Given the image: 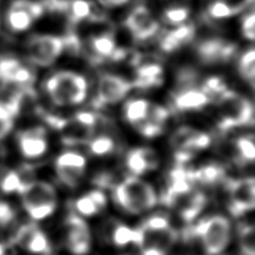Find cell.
Listing matches in <instances>:
<instances>
[{"label": "cell", "mask_w": 255, "mask_h": 255, "mask_svg": "<svg viewBox=\"0 0 255 255\" xmlns=\"http://www.w3.org/2000/svg\"><path fill=\"white\" fill-rule=\"evenodd\" d=\"M195 36V27L190 24L177 26L175 29L168 31L160 39V47L163 52L171 53L191 42Z\"/></svg>", "instance_id": "obj_22"}, {"label": "cell", "mask_w": 255, "mask_h": 255, "mask_svg": "<svg viewBox=\"0 0 255 255\" xmlns=\"http://www.w3.org/2000/svg\"><path fill=\"white\" fill-rule=\"evenodd\" d=\"M99 1L104 7H119L127 3L129 0H99Z\"/></svg>", "instance_id": "obj_46"}, {"label": "cell", "mask_w": 255, "mask_h": 255, "mask_svg": "<svg viewBox=\"0 0 255 255\" xmlns=\"http://www.w3.org/2000/svg\"><path fill=\"white\" fill-rule=\"evenodd\" d=\"M242 31L245 38L253 42L255 38V13L253 10L244 16L242 20Z\"/></svg>", "instance_id": "obj_39"}, {"label": "cell", "mask_w": 255, "mask_h": 255, "mask_svg": "<svg viewBox=\"0 0 255 255\" xmlns=\"http://www.w3.org/2000/svg\"><path fill=\"white\" fill-rule=\"evenodd\" d=\"M133 64L136 65V75L132 85L135 88L151 89L162 84L163 70L156 58L144 61L141 56H136L133 58Z\"/></svg>", "instance_id": "obj_18"}, {"label": "cell", "mask_w": 255, "mask_h": 255, "mask_svg": "<svg viewBox=\"0 0 255 255\" xmlns=\"http://www.w3.org/2000/svg\"><path fill=\"white\" fill-rule=\"evenodd\" d=\"M15 211L8 203L0 202V227H4L13 221Z\"/></svg>", "instance_id": "obj_42"}, {"label": "cell", "mask_w": 255, "mask_h": 255, "mask_svg": "<svg viewBox=\"0 0 255 255\" xmlns=\"http://www.w3.org/2000/svg\"><path fill=\"white\" fill-rule=\"evenodd\" d=\"M116 49V39L110 33L93 36L90 39V51L92 52V58L94 62H102L107 58L111 60Z\"/></svg>", "instance_id": "obj_24"}, {"label": "cell", "mask_w": 255, "mask_h": 255, "mask_svg": "<svg viewBox=\"0 0 255 255\" xmlns=\"http://www.w3.org/2000/svg\"><path fill=\"white\" fill-rule=\"evenodd\" d=\"M21 184L17 170L6 169L0 174V190L4 194L20 193Z\"/></svg>", "instance_id": "obj_31"}, {"label": "cell", "mask_w": 255, "mask_h": 255, "mask_svg": "<svg viewBox=\"0 0 255 255\" xmlns=\"http://www.w3.org/2000/svg\"><path fill=\"white\" fill-rule=\"evenodd\" d=\"M88 194L90 195V197L93 199V202L95 203V205H97L100 211H102L103 208H106V206H107V197H106V195L103 194V191H101V190H92Z\"/></svg>", "instance_id": "obj_44"}, {"label": "cell", "mask_w": 255, "mask_h": 255, "mask_svg": "<svg viewBox=\"0 0 255 255\" xmlns=\"http://www.w3.org/2000/svg\"><path fill=\"white\" fill-rule=\"evenodd\" d=\"M217 103L220 106L218 127L222 131L253 124L254 110L248 99L230 90Z\"/></svg>", "instance_id": "obj_5"}, {"label": "cell", "mask_w": 255, "mask_h": 255, "mask_svg": "<svg viewBox=\"0 0 255 255\" xmlns=\"http://www.w3.org/2000/svg\"><path fill=\"white\" fill-rule=\"evenodd\" d=\"M13 127V121L10 120H1L0 119V139L6 136L11 131Z\"/></svg>", "instance_id": "obj_45"}, {"label": "cell", "mask_w": 255, "mask_h": 255, "mask_svg": "<svg viewBox=\"0 0 255 255\" xmlns=\"http://www.w3.org/2000/svg\"><path fill=\"white\" fill-rule=\"evenodd\" d=\"M200 90H202L204 94L208 98L209 102L213 101L216 103L230 91L225 82L218 76L208 77V79L203 83V86L200 88Z\"/></svg>", "instance_id": "obj_27"}, {"label": "cell", "mask_w": 255, "mask_h": 255, "mask_svg": "<svg viewBox=\"0 0 255 255\" xmlns=\"http://www.w3.org/2000/svg\"><path fill=\"white\" fill-rule=\"evenodd\" d=\"M64 51L63 38L54 35H36L27 43V54L35 65L46 67L52 65Z\"/></svg>", "instance_id": "obj_6"}, {"label": "cell", "mask_w": 255, "mask_h": 255, "mask_svg": "<svg viewBox=\"0 0 255 255\" xmlns=\"http://www.w3.org/2000/svg\"><path fill=\"white\" fill-rule=\"evenodd\" d=\"M132 84L124 77L113 74H103L99 80L95 104L98 107H102L120 102L130 92Z\"/></svg>", "instance_id": "obj_11"}, {"label": "cell", "mask_w": 255, "mask_h": 255, "mask_svg": "<svg viewBox=\"0 0 255 255\" xmlns=\"http://www.w3.org/2000/svg\"><path fill=\"white\" fill-rule=\"evenodd\" d=\"M230 203L229 211L232 215L239 217L250 211L255 205V183L252 177L229 181Z\"/></svg>", "instance_id": "obj_9"}, {"label": "cell", "mask_w": 255, "mask_h": 255, "mask_svg": "<svg viewBox=\"0 0 255 255\" xmlns=\"http://www.w3.org/2000/svg\"><path fill=\"white\" fill-rule=\"evenodd\" d=\"M239 72L241 76L245 81H248L254 85L255 79V51L253 48H250L245 52L239 61Z\"/></svg>", "instance_id": "obj_29"}, {"label": "cell", "mask_w": 255, "mask_h": 255, "mask_svg": "<svg viewBox=\"0 0 255 255\" xmlns=\"http://www.w3.org/2000/svg\"><path fill=\"white\" fill-rule=\"evenodd\" d=\"M207 204V198L199 191H189L177 199L175 206L178 209L180 217L185 222H193L197 217Z\"/></svg>", "instance_id": "obj_20"}, {"label": "cell", "mask_w": 255, "mask_h": 255, "mask_svg": "<svg viewBox=\"0 0 255 255\" xmlns=\"http://www.w3.org/2000/svg\"><path fill=\"white\" fill-rule=\"evenodd\" d=\"M74 208L77 215L88 216V217L97 215V214L100 212V209L93 202V199L90 197L89 194L81 196L80 198H77L74 202Z\"/></svg>", "instance_id": "obj_37"}, {"label": "cell", "mask_w": 255, "mask_h": 255, "mask_svg": "<svg viewBox=\"0 0 255 255\" xmlns=\"http://www.w3.org/2000/svg\"><path fill=\"white\" fill-rule=\"evenodd\" d=\"M18 147L27 159L42 157L47 151L46 130L43 127H34L18 133Z\"/></svg>", "instance_id": "obj_16"}, {"label": "cell", "mask_w": 255, "mask_h": 255, "mask_svg": "<svg viewBox=\"0 0 255 255\" xmlns=\"http://www.w3.org/2000/svg\"><path fill=\"white\" fill-rule=\"evenodd\" d=\"M63 38V44H64V49H67L68 52L72 54H79L81 52L82 44L80 38L77 37L75 33H68L66 36H64Z\"/></svg>", "instance_id": "obj_40"}, {"label": "cell", "mask_w": 255, "mask_h": 255, "mask_svg": "<svg viewBox=\"0 0 255 255\" xmlns=\"http://www.w3.org/2000/svg\"><path fill=\"white\" fill-rule=\"evenodd\" d=\"M25 211L35 222L45 220L55 212L57 195L51 184L35 180L19 194Z\"/></svg>", "instance_id": "obj_4"}, {"label": "cell", "mask_w": 255, "mask_h": 255, "mask_svg": "<svg viewBox=\"0 0 255 255\" xmlns=\"http://www.w3.org/2000/svg\"><path fill=\"white\" fill-rule=\"evenodd\" d=\"M189 9L187 7H170L162 12V20L168 25L179 26L188 19Z\"/></svg>", "instance_id": "obj_34"}, {"label": "cell", "mask_w": 255, "mask_h": 255, "mask_svg": "<svg viewBox=\"0 0 255 255\" xmlns=\"http://www.w3.org/2000/svg\"><path fill=\"white\" fill-rule=\"evenodd\" d=\"M110 240L117 247H126L127 244L133 243L134 241V229H130L129 226L121 223H113L110 229Z\"/></svg>", "instance_id": "obj_28"}, {"label": "cell", "mask_w": 255, "mask_h": 255, "mask_svg": "<svg viewBox=\"0 0 255 255\" xmlns=\"http://www.w3.org/2000/svg\"><path fill=\"white\" fill-rule=\"evenodd\" d=\"M65 15L73 25L79 24L85 19L94 21L103 19L102 13L88 0H68Z\"/></svg>", "instance_id": "obj_23"}, {"label": "cell", "mask_w": 255, "mask_h": 255, "mask_svg": "<svg viewBox=\"0 0 255 255\" xmlns=\"http://www.w3.org/2000/svg\"><path fill=\"white\" fill-rule=\"evenodd\" d=\"M238 159L244 162H252L255 158V145L252 135L241 136L234 143Z\"/></svg>", "instance_id": "obj_30"}, {"label": "cell", "mask_w": 255, "mask_h": 255, "mask_svg": "<svg viewBox=\"0 0 255 255\" xmlns=\"http://www.w3.org/2000/svg\"><path fill=\"white\" fill-rule=\"evenodd\" d=\"M88 81L83 75L72 71H60L45 82V91L58 107L77 106L88 95Z\"/></svg>", "instance_id": "obj_1"}, {"label": "cell", "mask_w": 255, "mask_h": 255, "mask_svg": "<svg viewBox=\"0 0 255 255\" xmlns=\"http://www.w3.org/2000/svg\"><path fill=\"white\" fill-rule=\"evenodd\" d=\"M151 103L144 99H133L125 106V118L129 124L136 126L147 118Z\"/></svg>", "instance_id": "obj_26"}, {"label": "cell", "mask_w": 255, "mask_h": 255, "mask_svg": "<svg viewBox=\"0 0 255 255\" xmlns=\"http://www.w3.org/2000/svg\"><path fill=\"white\" fill-rule=\"evenodd\" d=\"M141 156H142L143 160L145 162V166L149 170L157 169L159 166V157L158 154L153 151L151 148H139Z\"/></svg>", "instance_id": "obj_41"}, {"label": "cell", "mask_w": 255, "mask_h": 255, "mask_svg": "<svg viewBox=\"0 0 255 255\" xmlns=\"http://www.w3.org/2000/svg\"><path fill=\"white\" fill-rule=\"evenodd\" d=\"M6 251H7L6 245L0 243V255H6Z\"/></svg>", "instance_id": "obj_48"}, {"label": "cell", "mask_w": 255, "mask_h": 255, "mask_svg": "<svg viewBox=\"0 0 255 255\" xmlns=\"http://www.w3.org/2000/svg\"><path fill=\"white\" fill-rule=\"evenodd\" d=\"M134 127L145 138H154V136L160 135L163 131V126L154 124V122L147 119H144L142 122H140V124Z\"/></svg>", "instance_id": "obj_38"}, {"label": "cell", "mask_w": 255, "mask_h": 255, "mask_svg": "<svg viewBox=\"0 0 255 255\" xmlns=\"http://www.w3.org/2000/svg\"><path fill=\"white\" fill-rule=\"evenodd\" d=\"M113 200L125 212L135 215L152 208L157 204V195L151 185L129 176L113 188Z\"/></svg>", "instance_id": "obj_2"}, {"label": "cell", "mask_w": 255, "mask_h": 255, "mask_svg": "<svg viewBox=\"0 0 255 255\" xmlns=\"http://www.w3.org/2000/svg\"><path fill=\"white\" fill-rule=\"evenodd\" d=\"M126 165L131 172V176L139 177L148 171V168L145 166V162L142 156H141L139 148L132 149L128 152L126 158Z\"/></svg>", "instance_id": "obj_33"}, {"label": "cell", "mask_w": 255, "mask_h": 255, "mask_svg": "<svg viewBox=\"0 0 255 255\" xmlns=\"http://www.w3.org/2000/svg\"><path fill=\"white\" fill-rule=\"evenodd\" d=\"M66 247L74 255H85L91 249L89 226L77 214H70L66 220Z\"/></svg>", "instance_id": "obj_13"}, {"label": "cell", "mask_w": 255, "mask_h": 255, "mask_svg": "<svg viewBox=\"0 0 255 255\" xmlns=\"http://www.w3.org/2000/svg\"><path fill=\"white\" fill-rule=\"evenodd\" d=\"M240 248L243 255H255V231L252 225L240 230Z\"/></svg>", "instance_id": "obj_35"}, {"label": "cell", "mask_w": 255, "mask_h": 255, "mask_svg": "<svg viewBox=\"0 0 255 255\" xmlns=\"http://www.w3.org/2000/svg\"><path fill=\"white\" fill-rule=\"evenodd\" d=\"M194 183L204 186H215L225 179V168L220 163H207L196 170H190Z\"/></svg>", "instance_id": "obj_25"}, {"label": "cell", "mask_w": 255, "mask_h": 255, "mask_svg": "<svg viewBox=\"0 0 255 255\" xmlns=\"http://www.w3.org/2000/svg\"><path fill=\"white\" fill-rule=\"evenodd\" d=\"M126 26L134 39L139 42L153 37L159 30L158 21L154 19L151 11L142 4L136 6L130 12L126 19Z\"/></svg>", "instance_id": "obj_12"}, {"label": "cell", "mask_w": 255, "mask_h": 255, "mask_svg": "<svg viewBox=\"0 0 255 255\" xmlns=\"http://www.w3.org/2000/svg\"><path fill=\"white\" fill-rule=\"evenodd\" d=\"M209 100L200 89L184 88L178 89L174 94V106L178 111H196L206 107Z\"/></svg>", "instance_id": "obj_21"}, {"label": "cell", "mask_w": 255, "mask_h": 255, "mask_svg": "<svg viewBox=\"0 0 255 255\" xmlns=\"http://www.w3.org/2000/svg\"><path fill=\"white\" fill-rule=\"evenodd\" d=\"M13 242L34 254L48 253L51 249L46 235L35 223L22 225L13 236Z\"/></svg>", "instance_id": "obj_19"}, {"label": "cell", "mask_w": 255, "mask_h": 255, "mask_svg": "<svg viewBox=\"0 0 255 255\" xmlns=\"http://www.w3.org/2000/svg\"><path fill=\"white\" fill-rule=\"evenodd\" d=\"M235 45L220 38H211L200 43L197 47L199 60L206 65L225 63L235 53Z\"/></svg>", "instance_id": "obj_17"}, {"label": "cell", "mask_w": 255, "mask_h": 255, "mask_svg": "<svg viewBox=\"0 0 255 255\" xmlns=\"http://www.w3.org/2000/svg\"><path fill=\"white\" fill-rule=\"evenodd\" d=\"M0 77L7 85L16 86L25 92H33L31 85L35 81L34 72L16 58L4 57L0 60Z\"/></svg>", "instance_id": "obj_14"}, {"label": "cell", "mask_w": 255, "mask_h": 255, "mask_svg": "<svg viewBox=\"0 0 255 255\" xmlns=\"http://www.w3.org/2000/svg\"><path fill=\"white\" fill-rule=\"evenodd\" d=\"M86 159L75 151H65L61 153L55 160V170L58 179L67 187L74 188L79 185L84 175Z\"/></svg>", "instance_id": "obj_10"}, {"label": "cell", "mask_w": 255, "mask_h": 255, "mask_svg": "<svg viewBox=\"0 0 255 255\" xmlns=\"http://www.w3.org/2000/svg\"><path fill=\"white\" fill-rule=\"evenodd\" d=\"M141 229L150 232H160L170 227V220L169 216L166 213H157L153 215L149 216L147 220L142 222L140 225Z\"/></svg>", "instance_id": "obj_36"}, {"label": "cell", "mask_w": 255, "mask_h": 255, "mask_svg": "<svg viewBox=\"0 0 255 255\" xmlns=\"http://www.w3.org/2000/svg\"><path fill=\"white\" fill-rule=\"evenodd\" d=\"M211 136L203 131L189 127H181L174 132L170 138V144L175 152H195L208 148L211 144Z\"/></svg>", "instance_id": "obj_15"}, {"label": "cell", "mask_w": 255, "mask_h": 255, "mask_svg": "<svg viewBox=\"0 0 255 255\" xmlns=\"http://www.w3.org/2000/svg\"><path fill=\"white\" fill-rule=\"evenodd\" d=\"M140 251H141V255H167L166 253H163L162 251H160V250L154 247L141 249Z\"/></svg>", "instance_id": "obj_47"}, {"label": "cell", "mask_w": 255, "mask_h": 255, "mask_svg": "<svg viewBox=\"0 0 255 255\" xmlns=\"http://www.w3.org/2000/svg\"><path fill=\"white\" fill-rule=\"evenodd\" d=\"M43 3L31 0H13L10 3L6 21L9 28L15 33H21L29 28L33 22L44 13Z\"/></svg>", "instance_id": "obj_7"}, {"label": "cell", "mask_w": 255, "mask_h": 255, "mask_svg": "<svg viewBox=\"0 0 255 255\" xmlns=\"http://www.w3.org/2000/svg\"><path fill=\"white\" fill-rule=\"evenodd\" d=\"M44 119L49 126L60 132L63 143L66 145L88 143L94 134L93 128L80 124L74 118L64 119L61 117L45 113Z\"/></svg>", "instance_id": "obj_8"}, {"label": "cell", "mask_w": 255, "mask_h": 255, "mask_svg": "<svg viewBox=\"0 0 255 255\" xmlns=\"http://www.w3.org/2000/svg\"><path fill=\"white\" fill-rule=\"evenodd\" d=\"M73 118H74L76 121H79L80 124L84 125L86 127L93 128V129H95V127H97L99 122L98 116L92 112H79L76 113Z\"/></svg>", "instance_id": "obj_43"}, {"label": "cell", "mask_w": 255, "mask_h": 255, "mask_svg": "<svg viewBox=\"0 0 255 255\" xmlns=\"http://www.w3.org/2000/svg\"><path fill=\"white\" fill-rule=\"evenodd\" d=\"M89 150L95 156H106L115 150V140L109 135H100L92 138L89 142Z\"/></svg>", "instance_id": "obj_32"}, {"label": "cell", "mask_w": 255, "mask_h": 255, "mask_svg": "<svg viewBox=\"0 0 255 255\" xmlns=\"http://www.w3.org/2000/svg\"><path fill=\"white\" fill-rule=\"evenodd\" d=\"M190 235L200 239L208 255H217L226 249L231 241V223L225 216L215 215L205 218L193 226Z\"/></svg>", "instance_id": "obj_3"}]
</instances>
